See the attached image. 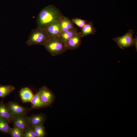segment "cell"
I'll list each match as a JSON object with an SVG mask.
<instances>
[{"instance_id": "1", "label": "cell", "mask_w": 137, "mask_h": 137, "mask_svg": "<svg viewBox=\"0 0 137 137\" xmlns=\"http://www.w3.org/2000/svg\"><path fill=\"white\" fill-rule=\"evenodd\" d=\"M60 10L53 5H48L43 8L37 16V27L45 29L55 22L60 21L64 16Z\"/></svg>"}, {"instance_id": "2", "label": "cell", "mask_w": 137, "mask_h": 137, "mask_svg": "<svg viewBox=\"0 0 137 137\" xmlns=\"http://www.w3.org/2000/svg\"><path fill=\"white\" fill-rule=\"evenodd\" d=\"M49 39L45 30L37 27L31 31L26 44L28 46L36 45L43 46Z\"/></svg>"}, {"instance_id": "3", "label": "cell", "mask_w": 137, "mask_h": 137, "mask_svg": "<svg viewBox=\"0 0 137 137\" xmlns=\"http://www.w3.org/2000/svg\"><path fill=\"white\" fill-rule=\"evenodd\" d=\"M43 46L46 50L53 56L61 55L67 50L65 43L58 38H49Z\"/></svg>"}, {"instance_id": "4", "label": "cell", "mask_w": 137, "mask_h": 137, "mask_svg": "<svg viewBox=\"0 0 137 137\" xmlns=\"http://www.w3.org/2000/svg\"><path fill=\"white\" fill-rule=\"evenodd\" d=\"M134 33L132 30L130 29L123 36L113 38V40L117 44L121 49H124L132 46L134 45L135 39L132 37Z\"/></svg>"}, {"instance_id": "5", "label": "cell", "mask_w": 137, "mask_h": 137, "mask_svg": "<svg viewBox=\"0 0 137 137\" xmlns=\"http://www.w3.org/2000/svg\"><path fill=\"white\" fill-rule=\"evenodd\" d=\"M12 122L14 126L20 129L24 133L28 127L30 126L27 117L26 115H14Z\"/></svg>"}, {"instance_id": "6", "label": "cell", "mask_w": 137, "mask_h": 137, "mask_svg": "<svg viewBox=\"0 0 137 137\" xmlns=\"http://www.w3.org/2000/svg\"><path fill=\"white\" fill-rule=\"evenodd\" d=\"M40 98L45 106L49 105L53 101L54 96L51 91L46 87L44 86L40 89Z\"/></svg>"}, {"instance_id": "7", "label": "cell", "mask_w": 137, "mask_h": 137, "mask_svg": "<svg viewBox=\"0 0 137 137\" xmlns=\"http://www.w3.org/2000/svg\"><path fill=\"white\" fill-rule=\"evenodd\" d=\"M6 105L14 115H26L29 109L14 101H9Z\"/></svg>"}, {"instance_id": "8", "label": "cell", "mask_w": 137, "mask_h": 137, "mask_svg": "<svg viewBox=\"0 0 137 137\" xmlns=\"http://www.w3.org/2000/svg\"><path fill=\"white\" fill-rule=\"evenodd\" d=\"M81 32H78L65 43L67 50H73L78 49L81 43Z\"/></svg>"}, {"instance_id": "9", "label": "cell", "mask_w": 137, "mask_h": 137, "mask_svg": "<svg viewBox=\"0 0 137 137\" xmlns=\"http://www.w3.org/2000/svg\"><path fill=\"white\" fill-rule=\"evenodd\" d=\"M60 21L50 25L45 29L47 33L49 38H59L61 33L60 29Z\"/></svg>"}, {"instance_id": "10", "label": "cell", "mask_w": 137, "mask_h": 137, "mask_svg": "<svg viewBox=\"0 0 137 137\" xmlns=\"http://www.w3.org/2000/svg\"><path fill=\"white\" fill-rule=\"evenodd\" d=\"M14 116L2 100L0 102V116L4 118L10 123L12 122Z\"/></svg>"}, {"instance_id": "11", "label": "cell", "mask_w": 137, "mask_h": 137, "mask_svg": "<svg viewBox=\"0 0 137 137\" xmlns=\"http://www.w3.org/2000/svg\"><path fill=\"white\" fill-rule=\"evenodd\" d=\"M29 125L32 127L39 124H43L45 119V116L42 114H33L27 117Z\"/></svg>"}, {"instance_id": "12", "label": "cell", "mask_w": 137, "mask_h": 137, "mask_svg": "<svg viewBox=\"0 0 137 137\" xmlns=\"http://www.w3.org/2000/svg\"><path fill=\"white\" fill-rule=\"evenodd\" d=\"M20 95L23 103L30 102L34 96L31 90L27 87L22 88L20 91Z\"/></svg>"}, {"instance_id": "13", "label": "cell", "mask_w": 137, "mask_h": 137, "mask_svg": "<svg viewBox=\"0 0 137 137\" xmlns=\"http://www.w3.org/2000/svg\"><path fill=\"white\" fill-rule=\"evenodd\" d=\"M74 27V24L67 17L64 16L60 21L61 33L66 31Z\"/></svg>"}, {"instance_id": "14", "label": "cell", "mask_w": 137, "mask_h": 137, "mask_svg": "<svg viewBox=\"0 0 137 137\" xmlns=\"http://www.w3.org/2000/svg\"><path fill=\"white\" fill-rule=\"evenodd\" d=\"M78 30L76 27H74L70 30L61 33L59 38L64 43L66 42L78 32Z\"/></svg>"}, {"instance_id": "15", "label": "cell", "mask_w": 137, "mask_h": 137, "mask_svg": "<svg viewBox=\"0 0 137 137\" xmlns=\"http://www.w3.org/2000/svg\"><path fill=\"white\" fill-rule=\"evenodd\" d=\"M93 22H89L81 28V35L82 37L89 35H94L96 32L95 28L93 27Z\"/></svg>"}, {"instance_id": "16", "label": "cell", "mask_w": 137, "mask_h": 137, "mask_svg": "<svg viewBox=\"0 0 137 137\" xmlns=\"http://www.w3.org/2000/svg\"><path fill=\"white\" fill-rule=\"evenodd\" d=\"M31 107L30 109L41 108L45 106L39 97V92L34 95L33 97L31 100Z\"/></svg>"}, {"instance_id": "17", "label": "cell", "mask_w": 137, "mask_h": 137, "mask_svg": "<svg viewBox=\"0 0 137 137\" xmlns=\"http://www.w3.org/2000/svg\"><path fill=\"white\" fill-rule=\"evenodd\" d=\"M15 89V87L12 85H0V97L3 98L6 97Z\"/></svg>"}, {"instance_id": "18", "label": "cell", "mask_w": 137, "mask_h": 137, "mask_svg": "<svg viewBox=\"0 0 137 137\" xmlns=\"http://www.w3.org/2000/svg\"><path fill=\"white\" fill-rule=\"evenodd\" d=\"M9 124L6 119L0 116V131L4 133L9 134L11 128Z\"/></svg>"}, {"instance_id": "19", "label": "cell", "mask_w": 137, "mask_h": 137, "mask_svg": "<svg viewBox=\"0 0 137 137\" xmlns=\"http://www.w3.org/2000/svg\"><path fill=\"white\" fill-rule=\"evenodd\" d=\"M33 127L36 137H43L45 134V128L43 124H39Z\"/></svg>"}, {"instance_id": "20", "label": "cell", "mask_w": 137, "mask_h": 137, "mask_svg": "<svg viewBox=\"0 0 137 137\" xmlns=\"http://www.w3.org/2000/svg\"><path fill=\"white\" fill-rule=\"evenodd\" d=\"M9 134L12 137H24V132L20 129L15 126L10 128Z\"/></svg>"}, {"instance_id": "21", "label": "cell", "mask_w": 137, "mask_h": 137, "mask_svg": "<svg viewBox=\"0 0 137 137\" xmlns=\"http://www.w3.org/2000/svg\"><path fill=\"white\" fill-rule=\"evenodd\" d=\"M71 21L74 24H75L78 27L81 28L87 23L86 20L79 18L73 19Z\"/></svg>"}, {"instance_id": "22", "label": "cell", "mask_w": 137, "mask_h": 137, "mask_svg": "<svg viewBox=\"0 0 137 137\" xmlns=\"http://www.w3.org/2000/svg\"><path fill=\"white\" fill-rule=\"evenodd\" d=\"M24 137H36L33 127H28L24 133Z\"/></svg>"}, {"instance_id": "23", "label": "cell", "mask_w": 137, "mask_h": 137, "mask_svg": "<svg viewBox=\"0 0 137 137\" xmlns=\"http://www.w3.org/2000/svg\"><path fill=\"white\" fill-rule=\"evenodd\" d=\"M135 41L134 45L135 46L136 48V50H137V38H135Z\"/></svg>"}]
</instances>
